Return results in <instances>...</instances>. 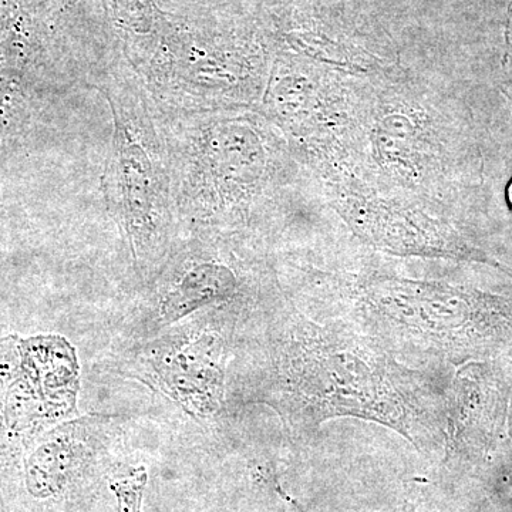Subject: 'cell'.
<instances>
[{"instance_id":"6da1fadb","label":"cell","mask_w":512,"mask_h":512,"mask_svg":"<svg viewBox=\"0 0 512 512\" xmlns=\"http://www.w3.org/2000/svg\"><path fill=\"white\" fill-rule=\"evenodd\" d=\"M284 330L266 389L293 436L309 439L326 421L353 417L389 427L419 450L444 446L450 379L403 365L348 320L296 316Z\"/></svg>"},{"instance_id":"5b68a950","label":"cell","mask_w":512,"mask_h":512,"mask_svg":"<svg viewBox=\"0 0 512 512\" xmlns=\"http://www.w3.org/2000/svg\"><path fill=\"white\" fill-rule=\"evenodd\" d=\"M237 285V278L225 266H195L165 296L161 318L165 323L175 322L205 306L227 301L237 291Z\"/></svg>"},{"instance_id":"7a4b0ae2","label":"cell","mask_w":512,"mask_h":512,"mask_svg":"<svg viewBox=\"0 0 512 512\" xmlns=\"http://www.w3.org/2000/svg\"><path fill=\"white\" fill-rule=\"evenodd\" d=\"M353 325L399 359L461 366L512 355V301L448 286L370 281Z\"/></svg>"},{"instance_id":"3957f363","label":"cell","mask_w":512,"mask_h":512,"mask_svg":"<svg viewBox=\"0 0 512 512\" xmlns=\"http://www.w3.org/2000/svg\"><path fill=\"white\" fill-rule=\"evenodd\" d=\"M511 366L501 359L461 365L448 380L444 403L446 464L487 456L508 427Z\"/></svg>"},{"instance_id":"ba28073f","label":"cell","mask_w":512,"mask_h":512,"mask_svg":"<svg viewBox=\"0 0 512 512\" xmlns=\"http://www.w3.org/2000/svg\"><path fill=\"white\" fill-rule=\"evenodd\" d=\"M508 433L512 437V363H511V396L510 407H508Z\"/></svg>"},{"instance_id":"277c9868","label":"cell","mask_w":512,"mask_h":512,"mask_svg":"<svg viewBox=\"0 0 512 512\" xmlns=\"http://www.w3.org/2000/svg\"><path fill=\"white\" fill-rule=\"evenodd\" d=\"M225 340L218 333L161 340L146 359L158 386L188 412L210 416L220 412L225 396Z\"/></svg>"},{"instance_id":"52a82bcc","label":"cell","mask_w":512,"mask_h":512,"mask_svg":"<svg viewBox=\"0 0 512 512\" xmlns=\"http://www.w3.org/2000/svg\"><path fill=\"white\" fill-rule=\"evenodd\" d=\"M276 493H278L279 497H281L282 501H284V503L286 505V512H305V510H303L301 505L296 503V501L293 500V498L289 497L288 494H285L284 491H282V488L279 487V485H276ZM383 512H387V511H383Z\"/></svg>"},{"instance_id":"9c48e42d","label":"cell","mask_w":512,"mask_h":512,"mask_svg":"<svg viewBox=\"0 0 512 512\" xmlns=\"http://www.w3.org/2000/svg\"><path fill=\"white\" fill-rule=\"evenodd\" d=\"M507 198H508V202H510V205L512 207V181H511L510 185H508Z\"/></svg>"},{"instance_id":"8992f818","label":"cell","mask_w":512,"mask_h":512,"mask_svg":"<svg viewBox=\"0 0 512 512\" xmlns=\"http://www.w3.org/2000/svg\"><path fill=\"white\" fill-rule=\"evenodd\" d=\"M147 480L146 467L131 468L127 474L111 478L110 488L119 500L120 512H140Z\"/></svg>"}]
</instances>
